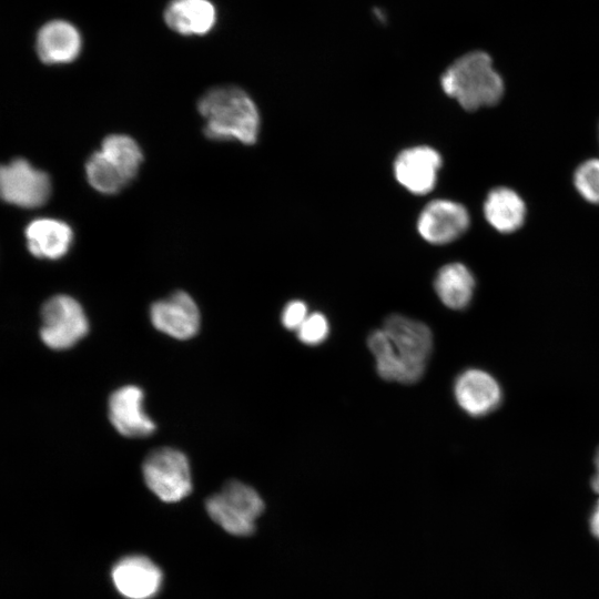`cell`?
Listing matches in <instances>:
<instances>
[{"instance_id": "obj_2", "label": "cell", "mask_w": 599, "mask_h": 599, "mask_svg": "<svg viewBox=\"0 0 599 599\" xmlns=\"http://www.w3.org/2000/svg\"><path fill=\"white\" fill-rule=\"evenodd\" d=\"M204 119V134L215 141H238L253 144L257 140L261 119L251 97L236 87L209 90L197 103Z\"/></svg>"}, {"instance_id": "obj_3", "label": "cell", "mask_w": 599, "mask_h": 599, "mask_svg": "<svg viewBox=\"0 0 599 599\" xmlns=\"http://www.w3.org/2000/svg\"><path fill=\"white\" fill-rule=\"evenodd\" d=\"M441 87L469 111L496 104L504 93L502 79L483 51L469 52L450 64L441 77Z\"/></svg>"}, {"instance_id": "obj_8", "label": "cell", "mask_w": 599, "mask_h": 599, "mask_svg": "<svg viewBox=\"0 0 599 599\" xmlns=\"http://www.w3.org/2000/svg\"><path fill=\"white\" fill-rule=\"evenodd\" d=\"M150 318L156 329L176 339L193 337L201 322L196 303L183 291L153 303Z\"/></svg>"}, {"instance_id": "obj_1", "label": "cell", "mask_w": 599, "mask_h": 599, "mask_svg": "<svg viewBox=\"0 0 599 599\" xmlns=\"http://www.w3.org/2000/svg\"><path fill=\"white\" fill-rule=\"evenodd\" d=\"M378 375L388 382H418L433 349L429 327L416 319L394 314L384 326L373 331L367 339Z\"/></svg>"}, {"instance_id": "obj_6", "label": "cell", "mask_w": 599, "mask_h": 599, "mask_svg": "<svg viewBox=\"0 0 599 599\" xmlns=\"http://www.w3.org/2000/svg\"><path fill=\"white\" fill-rule=\"evenodd\" d=\"M40 337L52 349L74 346L89 331V322L81 304L73 297L59 294L50 297L41 308Z\"/></svg>"}, {"instance_id": "obj_16", "label": "cell", "mask_w": 599, "mask_h": 599, "mask_svg": "<svg viewBox=\"0 0 599 599\" xmlns=\"http://www.w3.org/2000/svg\"><path fill=\"white\" fill-rule=\"evenodd\" d=\"M167 27L183 35H203L216 22V9L210 0H172L164 10Z\"/></svg>"}, {"instance_id": "obj_14", "label": "cell", "mask_w": 599, "mask_h": 599, "mask_svg": "<svg viewBox=\"0 0 599 599\" xmlns=\"http://www.w3.org/2000/svg\"><path fill=\"white\" fill-rule=\"evenodd\" d=\"M82 50V37L78 28L61 19L45 22L35 35L38 58L45 64H67L74 61Z\"/></svg>"}, {"instance_id": "obj_11", "label": "cell", "mask_w": 599, "mask_h": 599, "mask_svg": "<svg viewBox=\"0 0 599 599\" xmlns=\"http://www.w3.org/2000/svg\"><path fill=\"white\" fill-rule=\"evenodd\" d=\"M112 581L116 590L128 599H150L160 590L162 572L149 558L128 556L112 568Z\"/></svg>"}, {"instance_id": "obj_25", "label": "cell", "mask_w": 599, "mask_h": 599, "mask_svg": "<svg viewBox=\"0 0 599 599\" xmlns=\"http://www.w3.org/2000/svg\"><path fill=\"white\" fill-rule=\"evenodd\" d=\"M591 486L592 489L599 494V448L596 451L595 455V474L591 478Z\"/></svg>"}, {"instance_id": "obj_12", "label": "cell", "mask_w": 599, "mask_h": 599, "mask_svg": "<svg viewBox=\"0 0 599 599\" xmlns=\"http://www.w3.org/2000/svg\"><path fill=\"white\" fill-rule=\"evenodd\" d=\"M108 407L111 424L125 437H145L155 430L143 409V392L138 386L126 385L113 392Z\"/></svg>"}, {"instance_id": "obj_15", "label": "cell", "mask_w": 599, "mask_h": 599, "mask_svg": "<svg viewBox=\"0 0 599 599\" xmlns=\"http://www.w3.org/2000/svg\"><path fill=\"white\" fill-rule=\"evenodd\" d=\"M24 236L28 250L33 256L51 261L67 255L74 240L71 226L52 217L31 221L26 227Z\"/></svg>"}, {"instance_id": "obj_21", "label": "cell", "mask_w": 599, "mask_h": 599, "mask_svg": "<svg viewBox=\"0 0 599 599\" xmlns=\"http://www.w3.org/2000/svg\"><path fill=\"white\" fill-rule=\"evenodd\" d=\"M573 184L586 201L599 204V159L582 162L575 171Z\"/></svg>"}, {"instance_id": "obj_9", "label": "cell", "mask_w": 599, "mask_h": 599, "mask_svg": "<svg viewBox=\"0 0 599 599\" xmlns=\"http://www.w3.org/2000/svg\"><path fill=\"white\" fill-rule=\"evenodd\" d=\"M469 225L465 206L450 200H435L422 211L417 229L429 243L446 244L458 238Z\"/></svg>"}, {"instance_id": "obj_10", "label": "cell", "mask_w": 599, "mask_h": 599, "mask_svg": "<svg viewBox=\"0 0 599 599\" xmlns=\"http://www.w3.org/2000/svg\"><path fill=\"white\" fill-rule=\"evenodd\" d=\"M454 395L459 407L474 417L494 412L502 398L501 387L496 378L478 368L464 370L457 377Z\"/></svg>"}, {"instance_id": "obj_20", "label": "cell", "mask_w": 599, "mask_h": 599, "mask_svg": "<svg viewBox=\"0 0 599 599\" xmlns=\"http://www.w3.org/2000/svg\"><path fill=\"white\" fill-rule=\"evenodd\" d=\"M85 175L90 185L102 194H115L129 183L100 151L88 159Z\"/></svg>"}, {"instance_id": "obj_22", "label": "cell", "mask_w": 599, "mask_h": 599, "mask_svg": "<svg viewBox=\"0 0 599 599\" xmlns=\"http://www.w3.org/2000/svg\"><path fill=\"white\" fill-rule=\"evenodd\" d=\"M298 339L306 345H318L329 334V325L326 316L322 313L308 314L304 323L296 331Z\"/></svg>"}, {"instance_id": "obj_5", "label": "cell", "mask_w": 599, "mask_h": 599, "mask_svg": "<svg viewBox=\"0 0 599 599\" xmlns=\"http://www.w3.org/2000/svg\"><path fill=\"white\" fill-rule=\"evenodd\" d=\"M145 485L162 501L176 502L192 490L191 469L186 456L174 448L151 451L142 465Z\"/></svg>"}, {"instance_id": "obj_4", "label": "cell", "mask_w": 599, "mask_h": 599, "mask_svg": "<svg viewBox=\"0 0 599 599\" xmlns=\"http://www.w3.org/2000/svg\"><path fill=\"white\" fill-rule=\"evenodd\" d=\"M205 508L229 534L248 536L255 530V520L263 512L264 502L251 486L231 480L206 500Z\"/></svg>"}, {"instance_id": "obj_18", "label": "cell", "mask_w": 599, "mask_h": 599, "mask_svg": "<svg viewBox=\"0 0 599 599\" xmlns=\"http://www.w3.org/2000/svg\"><path fill=\"white\" fill-rule=\"evenodd\" d=\"M434 286L445 306L463 309L473 298L475 278L464 264L450 263L438 271Z\"/></svg>"}, {"instance_id": "obj_7", "label": "cell", "mask_w": 599, "mask_h": 599, "mask_svg": "<svg viewBox=\"0 0 599 599\" xmlns=\"http://www.w3.org/2000/svg\"><path fill=\"white\" fill-rule=\"evenodd\" d=\"M52 186L50 176L24 159L0 164V200L23 209L48 202Z\"/></svg>"}, {"instance_id": "obj_19", "label": "cell", "mask_w": 599, "mask_h": 599, "mask_svg": "<svg viewBox=\"0 0 599 599\" xmlns=\"http://www.w3.org/2000/svg\"><path fill=\"white\" fill-rule=\"evenodd\" d=\"M99 151L128 182L136 176L143 161V153L134 139L120 133L110 134L103 139Z\"/></svg>"}, {"instance_id": "obj_13", "label": "cell", "mask_w": 599, "mask_h": 599, "mask_svg": "<svg viewBox=\"0 0 599 599\" xmlns=\"http://www.w3.org/2000/svg\"><path fill=\"white\" fill-rule=\"evenodd\" d=\"M441 158L429 146H414L402 151L394 163L397 181L409 192L425 194L433 190Z\"/></svg>"}, {"instance_id": "obj_24", "label": "cell", "mask_w": 599, "mask_h": 599, "mask_svg": "<svg viewBox=\"0 0 599 599\" xmlns=\"http://www.w3.org/2000/svg\"><path fill=\"white\" fill-rule=\"evenodd\" d=\"M590 529L593 536L599 540V500L590 516Z\"/></svg>"}, {"instance_id": "obj_23", "label": "cell", "mask_w": 599, "mask_h": 599, "mask_svg": "<svg viewBox=\"0 0 599 599\" xmlns=\"http://www.w3.org/2000/svg\"><path fill=\"white\" fill-rule=\"evenodd\" d=\"M308 316L307 305L298 300L291 301L282 312V324L290 331H297Z\"/></svg>"}, {"instance_id": "obj_17", "label": "cell", "mask_w": 599, "mask_h": 599, "mask_svg": "<svg viewBox=\"0 0 599 599\" xmlns=\"http://www.w3.org/2000/svg\"><path fill=\"white\" fill-rule=\"evenodd\" d=\"M488 223L500 233L517 231L525 222L526 205L520 195L508 187L491 190L484 204Z\"/></svg>"}]
</instances>
